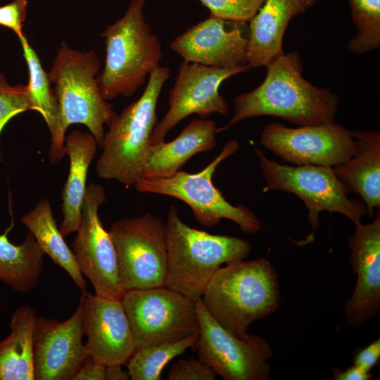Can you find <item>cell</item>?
Segmentation results:
<instances>
[{
  "label": "cell",
  "mask_w": 380,
  "mask_h": 380,
  "mask_svg": "<svg viewBox=\"0 0 380 380\" xmlns=\"http://www.w3.org/2000/svg\"><path fill=\"white\" fill-rule=\"evenodd\" d=\"M27 6V0H13L8 4L0 6V25L11 29L18 38L23 37Z\"/></svg>",
  "instance_id": "1f68e13d"
},
{
  "label": "cell",
  "mask_w": 380,
  "mask_h": 380,
  "mask_svg": "<svg viewBox=\"0 0 380 380\" xmlns=\"http://www.w3.org/2000/svg\"><path fill=\"white\" fill-rule=\"evenodd\" d=\"M260 143L296 165L334 167L351 158L356 149L353 132L334 122L296 128L269 123L262 131Z\"/></svg>",
  "instance_id": "5bb4252c"
},
{
  "label": "cell",
  "mask_w": 380,
  "mask_h": 380,
  "mask_svg": "<svg viewBox=\"0 0 380 380\" xmlns=\"http://www.w3.org/2000/svg\"><path fill=\"white\" fill-rule=\"evenodd\" d=\"M199 334L194 348L198 358L225 380H267L273 351L259 335L241 339L209 314L201 298L195 300Z\"/></svg>",
  "instance_id": "8fae6325"
},
{
  "label": "cell",
  "mask_w": 380,
  "mask_h": 380,
  "mask_svg": "<svg viewBox=\"0 0 380 380\" xmlns=\"http://www.w3.org/2000/svg\"><path fill=\"white\" fill-rule=\"evenodd\" d=\"M82 303L68 319L37 316L33 333L35 380H72L89 357L85 344Z\"/></svg>",
  "instance_id": "9a60e30c"
},
{
  "label": "cell",
  "mask_w": 380,
  "mask_h": 380,
  "mask_svg": "<svg viewBox=\"0 0 380 380\" xmlns=\"http://www.w3.org/2000/svg\"><path fill=\"white\" fill-rule=\"evenodd\" d=\"M125 291L163 286L167 270L165 223L151 213L119 219L108 231Z\"/></svg>",
  "instance_id": "9c48e42d"
},
{
  "label": "cell",
  "mask_w": 380,
  "mask_h": 380,
  "mask_svg": "<svg viewBox=\"0 0 380 380\" xmlns=\"http://www.w3.org/2000/svg\"><path fill=\"white\" fill-rule=\"evenodd\" d=\"M217 129L213 120L195 118L173 140L151 145L141 179L170 177L194 155L212 151Z\"/></svg>",
  "instance_id": "d6986e66"
},
{
  "label": "cell",
  "mask_w": 380,
  "mask_h": 380,
  "mask_svg": "<svg viewBox=\"0 0 380 380\" xmlns=\"http://www.w3.org/2000/svg\"><path fill=\"white\" fill-rule=\"evenodd\" d=\"M64 148L70 160L69 172L62 191L63 220L59 229L63 236L76 232L82 217L89 166L98 144L91 133L72 131L65 138Z\"/></svg>",
  "instance_id": "7402d4cb"
},
{
  "label": "cell",
  "mask_w": 380,
  "mask_h": 380,
  "mask_svg": "<svg viewBox=\"0 0 380 380\" xmlns=\"http://www.w3.org/2000/svg\"><path fill=\"white\" fill-rule=\"evenodd\" d=\"M121 301L136 350L199 334L195 300L164 286L127 291Z\"/></svg>",
  "instance_id": "30bf717a"
},
{
  "label": "cell",
  "mask_w": 380,
  "mask_h": 380,
  "mask_svg": "<svg viewBox=\"0 0 380 380\" xmlns=\"http://www.w3.org/2000/svg\"><path fill=\"white\" fill-rule=\"evenodd\" d=\"M303 9L305 10L311 7L317 0H298Z\"/></svg>",
  "instance_id": "8d00e7d4"
},
{
  "label": "cell",
  "mask_w": 380,
  "mask_h": 380,
  "mask_svg": "<svg viewBox=\"0 0 380 380\" xmlns=\"http://www.w3.org/2000/svg\"><path fill=\"white\" fill-rule=\"evenodd\" d=\"M19 40L28 68L29 82L27 86L33 109L42 115L52 136L58 119V101L55 91L51 87L49 73L42 66L38 55L29 44L26 36L24 34Z\"/></svg>",
  "instance_id": "484cf974"
},
{
  "label": "cell",
  "mask_w": 380,
  "mask_h": 380,
  "mask_svg": "<svg viewBox=\"0 0 380 380\" xmlns=\"http://www.w3.org/2000/svg\"><path fill=\"white\" fill-rule=\"evenodd\" d=\"M305 12L298 0H265L249 21L247 65L266 66L282 53L283 37L289 21Z\"/></svg>",
  "instance_id": "44dd1931"
},
{
  "label": "cell",
  "mask_w": 380,
  "mask_h": 380,
  "mask_svg": "<svg viewBox=\"0 0 380 380\" xmlns=\"http://www.w3.org/2000/svg\"><path fill=\"white\" fill-rule=\"evenodd\" d=\"M7 233L0 234V281L18 293H29L42 274L44 253L31 232L20 245L12 243Z\"/></svg>",
  "instance_id": "d4e9b609"
},
{
  "label": "cell",
  "mask_w": 380,
  "mask_h": 380,
  "mask_svg": "<svg viewBox=\"0 0 380 380\" xmlns=\"http://www.w3.org/2000/svg\"><path fill=\"white\" fill-rule=\"evenodd\" d=\"M101 62L93 50L81 52L63 42L58 49L49 73L55 84L58 101V119L51 136L49 158L53 163L65 156V132L72 124H82L101 148L104 125H108L116 115L112 106L100 91L97 74Z\"/></svg>",
  "instance_id": "7a4b0ae2"
},
{
  "label": "cell",
  "mask_w": 380,
  "mask_h": 380,
  "mask_svg": "<svg viewBox=\"0 0 380 380\" xmlns=\"http://www.w3.org/2000/svg\"><path fill=\"white\" fill-rule=\"evenodd\" d=\"M170 75V70L165 66L154 70L141 96L114 116L105 132L96 165L99 177L116 180L127 187L141 179L158 122L157 103Z\"/></svg>",
  "instance_id": "5b68a950"
},
{
  "label": "cell",
  "mask_w": 380,
  "mask_h": 380,
  "mask_svg": "<svg viewBox=\"0 0 380 380\" xmlns=\"http://www.w3.org/2000/svg\"><path fill=\"white\" fill-rule=\"evenodd\" d=\"M146 0H131L124 15L106 27V59L97 81L103 98L129 97L160 66L162 45L145 19Z\"/></svg>",
  "instance_id": "8992f818"
},
{
  "label": "cell",
  "mask_w": 380,
  "mask_h": 380,
  "mask_svg": "<svg viewBox=\"0 0 380 380\" xmlns=\"http://www.w3.org/2000/svg\"><path fill=\"white\" fill-rule=\"evenodd\" d=\"M129 379V372L122 369L121 364L106 366L104 380H128Z\"/></svg>",
  "instance_id": "d590c367"
},
{
  "label": "cell",
  "mask_w": 380,
  "mask_h": 380,
  "mask_svg": "<svg viewBox=\"0 0 380 380\" xmlns=\"http://www.w3.org/2000/svg\"><path fill=\"white\" fill-rule=\"evenodd\" d=\"M227 23L210 15L177 36L170 49L186 62L221 68L247 65L244 23H234L232 29L227 28Z\"/></svg>",
  "instance_id": "ac0fdd59"
},
{
  "label": "cell",
  "mask_w": 380,
  "mask_h": 380,
  "mask_svg": "<svg viewBox=\"0 0 380 380\" xmlns=\"http://www.w3.org/2000/svg\"><path fill=\"white\" fill-rule=\"evenodd\" d=\"M332 377L334 380H370L373 377L371 372L353 365L345 370L332 367Z\"/></svg>",
  "instance_id": "e575fe53"
},
{
  "label": "cell",
  "mask_w": 380,
  "mask_h": 380,
  "mask_svg": "<svg viewBox=\"0 0 380 380\" xmlns=\"http://www.w3.org/2000/svg\"><path fill=\"white\" fill-rule=\"evenodd\" d=\"M357 33L348 42V50L364 53L380 46V0H348Z\"/></svg>",
  "instance_id": "83f0119b"
},
{
  "label": "cell",
  "mask_w": 380,
  "mask_h": 380,
  "mask_svg": "<svg viewBox=\"0 0 380 380\" xmlns=\"http://www.w3.org/2000/svg\"><path fill=\"white\" fill-rule=\"evenodd\" d=\"M201 300L219 324L246 339L251 323L279 307V277L266 258L234 262L216 272Z\"/></svg>",
  "instance_id": "3957f363"
},
{
  "label": "cell",
  "mask_w": 380,
  "mask_h": 380,
  "mask_svg": "<svg viewBox=\"0 0 380 380\" xmlns=\"http://www.w3.org/2000/svg\"><path fill=\"white\" fill-rule=\"evenodd\" d=\"M198 337L188 338L137 349L129 358L127 369L132 380H160L165 365L187 349L194 348Z\"/></svg>",
  "instance_id": "4316f807"
},
{
  "label": "cell",
  "mask_w": 380,
  "mask_h": 380,
  "mask_svg": "<svg viewBox=\"0 0 380 380\" xmlns=\"http://www.w3.org/2000/svg\"><path fill=\"white\" fill-rule=\"evenodd\" d=\"M20 221L33 234L43 253L66 271L78 289L85 292V279L72 251L57 227L50 202L46 198L40 199L32 210L21 217Z\"/></svg>",
  "instance_id": "cb8c5ba5"
},
{
  "label": "cell",
  "mask_w": 380,
  "mask_h": 380,
  "mask_svg": "<svg viewBox=\"0 0 380 380\" xmlns=\"http://www.w3.org/2000/svg\"><path fill=\"white\" fill-rule=\"evenodd\" d=\"M167 377L169 380H215L216 374L201 360L189 358L177 361Z\"/></svg>",
  "instance_id": "4dcf8cb0"
},
{
  "label": "cell",
  "mask_w": 380,
  "mask_h": 380,
  "mask_svg": "<svg viewBox=\"0 0 380 380\" xmlns=\"http://www.w3.org/2000/svg\"><path fill=\"white\" fill-rule=\"evenodd\" d=\"M266 67V77L258 87L234 97L233 116L217 127V134L243 120L262 115L278 117L298 126L334 122L339 97L302 76L298 53H284Z\"/></svg>",
  "instance_id": "6da1fadb"
},
{
  "label": "cell",
  "mask_w": 380,
  "mask_h": 380,
  "mask_svg": "<svg viewBox=\"0 0 380 380\" xmlns=\"http://www.w3.org/2000/svg\"><path fill=\"white\" fill-rule=\"evenodd\" d=\"M165 234L167 262L164 286L194 300L202 298L222 265L243 260L251 250L245 239L189 227L174 205L168 211Z\"/></svg>",
  "instance_id": "277c9868"
},
{
  "label": "cell",
  "mask_w": 380,
  "mask_h": 380,
  "mask_svg": "<svg viewBox=\"0 0 380 380\" xmlns=\"http://www.w3.org/2000/svg\"><path fill=\"white\" fill-rule=\"evenodd\" d=\"M350 262L357 282L345 303L343 314L348 327H358L380 310V213L370 223L355 224L348 236Z\"/></svg>",
  "instance_id": "e0dca14e"
},
{
  "label": "cell",
  "mask_w": 380,
  "mask_h": 380,
  "mask_svg": "<svg viewBox=\"0 0 380 380\" xmlns=\"http://www.w3.org/2000/svg\"><path fill=\"white\" fill-rule=\"evenodd\" d=\"M106 366L88 357L72 380H104Z\"/></svg>",
  "instance_id": "836d02e7"
},
{
  "label": "cell",
  "mask_w": 380,
  "mask_h": 380,
  "mask_svg": "<svg viewBox=\"0 0 380 380\" xmlns=\"http://www.w3.org/2000/svg\"><path fill=\"white\" fill-rule=\"evenodd\" d=\"M29 110H34L27 86H11L0 73V134L11 118Z\"/></svg>",
  "instance_id": "f546056e"
},
{
  "label": "cell",
  "mask_w": 380,
  "mask_h": 380,
  "mask_svg": "<svg viewBox=\"0 0 380 380\" xmlns=\"http://www.w3.org/2000/svg\"><path fill=\"white\" fill-rule=\"evenodd\" d=\"M250 69L248 65L221 68L183 61L169 91V108L151 134V145L164 141L168 132L189 115L207 118L217 113L227 116L229 108L220 93V87L229 77Z\"/></svg>",
  "instance_id": "4fadbf2b"
},
{
  "label": "cell",
  "mask_w": 380,
  "mask_h": 380,
  "mask_svg": "<svg viewBox=\"0 0 380 380\" xmlns=\"http://www.w3.org/2000/svg\"><path fill=\"white\" fill-rule=\"evenodd\" d=\"M353 132L356 141L354 154L332 169L348 193L362 198L371 217L380 207V132L374 129Z\"/></svg>",
  "instance_id": "ffe728a7"
},
{
  "label": "cell",
  "mask_w": 380,
  "mask_h": 380,
  "mask_svg": "<svg viewBox=\"0 0 380 380\" xmlns=\"http://www.w3.org/2000/svg\"><path fill=\"white\" fill-rule=\"evenodd\" d=\"M210 15L234 23L249 22L265 0H198Z\"/></svg>",
  "instance_id": "f1b7e54d"
},
{
  "label": "cell",
  "mask_w": 380,
  "mask_h": 380,
  "mask_svg": "<svg viewBox=\"0 0 380 380\" xmlns=\"http://www.w3.org/2000/svg\"><path fill=\"white\" fill-rule=\"evenodd\" d=\"M380 357V338H378L354 355L353 365L371 372L377 365Z\"/></svg>",
  "instance_id": "d6a6232c"
},
{
  "label": "cell",
  "mask_w": 380,
  "mask_h": 380,
  "mask_svg": "<svg viewBox=\"0 0 380 380\" xmlns=\"http://www.w3.org/2000/svg\"><path fill=\"white\" fill-rule=\"evenodd\" d=\"M239 148V141L230 139L200 172L189 173L180 170L167 177L140 179L134 186L139 192L165 195L183 201L191 208L195 220L205 227L227 219L237 224L244 233H258L262 229V223L255 214L244 205L231 204L213 182L218 165Z\"/></svg>",
  "instance_id": "ba28073f"
},
{
  "label": "cell",
  "mask_w": 380,
  "mask_h": 380,
  "mask_svg": "<svg viewBox=\"0 0 380 380\" xmlns=\"http://www.w3.org/2000/svg\"><path fill=\"white\" fill-rule=\"evenodd\" d=\"M106 201L103 186L87 185L72 248L80 270L93 285L95 294L121 300L125 291L119 277L115 250L99 215V208Z\"/></svg>",
  "instance_id": "7c38bea8"
},
{
  "label": "cell",
  "mask_w": 380,
  "mask_h": 380,
  "mask_svg": "<svg viewBox=\"0 0 380 380\" xmlns=\"http://www.w3.org/2000/svg\"><path fill=\"white\" fill-rule=\"evenodd\" d=\"M80 300L89 357L105 366L125 363L135 352L136 346L121 300L85 291Z\"/></svg>",
  "instance_id": "2e32d148"
},
{
  "label": "cell",
  "mask_w": 380,
  "mask_h": 380,
  "mask_svg": "<svg viewBox=\"0 0 380 380\" xmlns=\"http://www.w3.org/2000/svg\"><path fill=\"white\" fill-rule=\"evenodd\" d=\"M37 311L23 305L13 313L11 332L0 341V380H34L33 333Z\"/></svg>",
  "instance_id": "603a6c76"
},
{
  "label": "cell",
  "mask_w": 380,
  "mask_h": 380,
  "mask_svg": "<svg viewBox=\"0 0 380 380\" xmlns=\"http://www.w3.org/2000/svg\"><path fill=\"white\" fill-rule=\"evenodd\" d=\"M254 151L265 181L264 190L293 194L305 203L312 232L302 241L303 244L314 240L322 211L340 213L355 224L368 215L362 200L349 198L348 191L336 177L332 167L282 165L269 159L257 146H254Z\"/></svg>",
  "instance_id": "52a82bcc"
}]
</instances>
